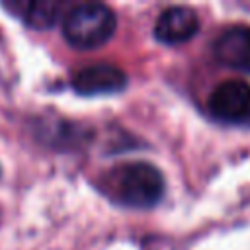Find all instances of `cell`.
Returning <instances> with one entry per match:
<instances>
[{"label": "cell", "mask_w": 250, "mask_h": 250, "mask_svg": "<svg viewBox=\"0 0 250 250\" xmlns=\"http://www.w3.org/2000/svg\"><path fill=\"white\" fill-rule=\"evenodd\" d=\"M199 31V18L189 6H170L154 23V37L164 45H182Z\"/></svg>", "instance_id": "5b68a950"}, {"label": "cell", "mask_w": 250, "mask_h": 250, "mask_svg": "<svg viewBox=\"0 0 250 250\" xmlns=\"http://www.w3.org/2000/svg\"><path fill=\"white\" fill-rule=\"evenodd\" d=\"M215 59L238 72L250 74V27L230 25L213 43Z\"/></svg>", "instance_id": "8992f818"}, {"label": "cell", "mask_w": 250, "mask_h": 250, "mask_svg": "<svg viewBox=\"0 0 250 250\" xmlns=\"http://www.w3.org/2000/svg\"><path fill=\"white\" fill-rule=\"evenodd\" d=\"M6 10H10L14 16L23 20L25 25L33 29H49L55 25L59 12L62 10L61 2L51 0H31V2H4Z\"/></svg>", "instance_id": "52a82bcc"}, {"label": "cell", "mask_w": 250, "mask_h": 250, "mask_svg": "<svg viewBox=\"0 0 250 250\" xmlns=\"http://www.w3.org/2000/svg\"><path fill=\"white\" fill-rule=\"evenodd\" d=\"M207 105L217 121L242 123L250 119V84L244 80H225L213 90Z\"/></svg>", "instance_id": "3957f363"}, {"label": "cell", "mask_w": 250, "mask_h": 250, "mask_svg": "<svg viewBox=\"0 0 250 250\" xmlns=\"http://www.w3.org/2000/svg\"><path fill=\"white\" fill-rule=\"evenodd\" d=\"M164 188L162 172L145 160L119 164L100 180V191L105 197L133 209L154 207L162 199Z\"/></svg>", "instance_id": "6da1fadb"}, {"label": "cell", "mask_w": 250, "mask_h": 250, "mask_svg": "<svg viewBox=\"0 0 250 250\" xmlns=\"http://www.w3.org/2000/svg\"><path fill=\"white\" fill-rule=\"evenodd\" d=\"M115 12L102 2H84L72 6L62 21V35L76 49H98L107 43L115 31Z\"/></svg>", "instance_id": "7a4b0ae2"}, {"label": "cell", "mask_w": 250, "mask_h": 250, "mask_svg": "<svg viewBox=\"0 0 250 250\" xmlns=\"http://www.w3.org/2000/svg\"><path fill=\"white\" fill-rule=\"evenodd\" d=\"M72 90L80 96H107L127 88V74L109 62L90 64L78 70L70 82Z\"/></svg>", "instance_id": "277c9868"}]
</instances>
